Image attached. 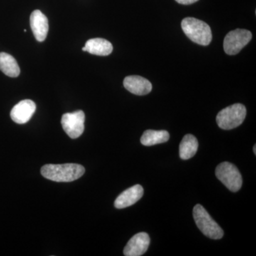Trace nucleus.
I'll list each match as a JSON object with an SVG mask.
<instances>
[{"instance_id": "obj_5", "label": "nucleus", "mask_w": 256, "mask_h": 256, "mask_svg": "<svg viewBox=\"0 0 256 256\" xmlns=\"http://www.w3.org/2000/svg\"><path fill=\"white\" fill-rule=\"evenodd\" d=\"M216 175L230 191L236 192L242 188V174L238 168L232 163L228 162L220 163L216 169Z\"/></svg>"}, {"instance_id": "obj_13", "label": "nucleus", "mask_w": 256, "mask_h": 256, "mask_svg": "<svg viewBox=\"0 0 256 256\" xmlns=\"http://www.w3.org/2000/svg\"><path fill=\"white\" fill-rule=\"evenodd\" d=\"M114 47L112 44L108 40L101 38L89 40L82 47L84 52H87L97 56H108L112 53Z\"/></svg>"}, {"instance_id": "obj_14", "label": "nucleus", "mask_w": 256, "mask_h": 256, "mask_svg": "<svg viewBox=\"0 0 256 256\" xmlns=\"http://www.w3.org/2000/svg\"><path fill=\"white\" fill-rule=\"evenodd\" d=\"M0 70L12 78H16L20 74V68L18 62L9 54L0 53Z\"/></svg>"}, {"instance_id": "obj_10", "label": "nucleus", "mask_w": 256, "mask_h": 256, "mask_svg": "<svg viewBox=\"0 0 256 256\" xmlns=\"http://www.w3.org/2000/svg\"><path fill=\"white\" fill-rule=\"evenodd\" d=\"M30 26L38 42L46 40L48 32V18L40 10H34L30 16Z\"/></svg>"}, {"instance_id": "obj_8", "label": "nucleus", "mask_w": 256, "mask_h": 256, "mask_svg": "<svg viewBox=\"0 0 256 256\" xmlns=\"http://www.w3.org/2000/svg\"><path fill=\"white\" fill-rule=\"evenodd\" d=\"M150 244L149 235L144 232L137 234L130 238L124 248L126 256H142L148 250Z\"/></svg>"}, {"instance_id": "obj_18", "label": "nucleus", "mask_w": 256, "mask_h": 256, "mask_svg": "<svg viewBox=\"0 0 256 256\" xmlns=\"http://www.w3.org/2000/svg\"><path fill=\"white\" fill-rule=\"evenodd\" d=\"M254 154H256V146H254Z\"/></svg>"}, {"instance_id": "obj_15", "label": "nucleus", "mask_w": 256, "mask_h": 256, "mask_svg": "<svg viewBox=\"0 0 256 256\" xmlns=\"http://www.w3.org/2000/svg\"><path fill=\"white\" fill-rule=\"evenodd\" d=\"M198 140L193 134H186L180 144V156L182 160H188L196 154L198 150Z\"/></svg>"}, {"instance_id": "obj_12", "label": "nucleus", "mask_w": 256, "mask_h": 256, "mask_svg": "<svg viewBox=\"0 0 256 256\" xmlns=\"http://www.w3.org/2000/svg\"><path fill=\"white\" fill-rule=\"evenodd\" d=\"M144 190L140 184H136L121 193L114 201L117 208H127L139 201L143 196Z\"/></svg>"}, {"instance_id": "obj_11", "label": "nucleus", "mask_w": 256, "mask_h": 256, "mask_svg": "<svg viewBox=\"0 0 256 256\" xmlns=\"http://www.w3.org/2000/svg\"><path fill=\"white\" fill-rule=\"evenodd\" d=\"M124 87L131 94L144 96L150 94L152 89V84L148 79L140 76H129L124 79Z\"/></svg>"}, {"instance_id": "obj_1", "label": "nucleus", "mask_w": 256, "mask_h": 256, "mask_svg": "<svg viewBox=\"0 0 256 256\" xmlns=\"http://www.w3.org/2000/svg\"><path fill=\"white\" fill-rule=\"evenodd\" d=\"M41 173L47 180L57 182H69L82 178L85 173V168L82 165L74 163L50 164L42 166Z\"/></svg>"}, {"instance_id": "obj_9", "label": "nucleus", "mask_w": 256, "mask_h": 256, "mask_svg": "<svg viewBox=\"0 0 256 256\" xmlns=\"http://www.w3.org/2000/svg\"><path fill=\"white\" fill-rule=\"evenodd\" d=\"M36 109V104L34 101L31 100H22L12 109L10 116H11L12 120L16 124H26L32 118Z\"/></svg>"}, {"instance_id": "obj_7", "label": "nucleus", "mask_w": 256, "mask_h": 256, "mask_svg": "<svg viewBox=\"0 0 256 256\" xmlns=\"http://www.w3.org/2000/svg\"><path fill=\"white\" fill-rule=\"evenodd\" d=\"M85 114L82 110L68 112L63 114L62 124L64 130L72 139L80 137L84 131Z\"/></svg>"}, {"instance_id": "obj_17", "label": "nucleus", "mask_w": 256, "mask_h": 256, "mask_svg": "<svg viewBox=\"0 0 256 256\" xmlns=\"http://www.w3.org/2000/svg\"><path fill=\"white\" fill-rule=\"evenodd\" d=\"M178 4L188 5L196 2L198 0H175Z\"/></svg>"}, {"instance_id": "obj_16", "label": "nucleus", "mask_w": 256, "mask_h": 256, "mask_svg": "<svg viewBox=\"0 0 256 256\" xmlns=\"http://www.w3.org/2000/svg\"><path fill=\"white\" fill-rule=\"evenodd\" d=\"M170 134L166 130H148L143 133L140 142L144 146H152L168 142Z\"/></svg>"}, {"instance_id": "obj_6", "label": "nucleus", "mask_w": 256, "mask_h": 256, "mask_svg": "<svg viewBox=\"0 0 256 256\" xmlns=\"http://www.w3.org/2000/svg\"><path fill=\"white\" fill-rule=\"evenodd\" d=\"M252 38V33L248 30H233L226 36L224 41V50L228 55L238 54Z\"/></svg>"}, {"instance_id": "obj_2", "label": "nucleus", "mask_w": 256, "mask_h": 256, "mask_svg": "<svg viewBox=\"0 0 256 256\" xmlns=\"http://www.w3.org/2000/svg\"><path fill=\"white\" fill-rule=\"evenodd\" d=\"M181 26L185 34L194 43L208 46L212 42V30L204 22L196 18H186L182 21Z\"/></svg>"}, {"instance_id": "obj_3", "label": "nucleus", "mask_w": 256, "mask_h": 256, "mask_svg": "<svg viewBox=\"0 0 256 256\" xmlns=\"http://www.w3.org/2000/svg\"><path fill=\"white\" fill-rule=\"evenodd\" d=\"M193 216L197 227L204 235L214 240H218L224 236L223 229L210 217V214L201 204L194 206Z\"/></svg>"}, {"instance_id": "obj_4", "label": "nucleus", "mask_w": 256, "mask_h": 256, "mask_svg": "<svg viewBox=\"0 0 256 256\" xmlns=\"http://www.w3.org/2000/svg\"><path fill=\"white\" fill-rule=\"evenodd\" d=\"M246 116V108L240 104L228 106L218 112L216 122L218 127L223 130H232L238 127L244 122Z\"/></svg>"}]
</instances>
